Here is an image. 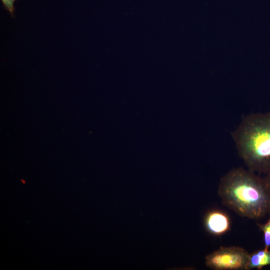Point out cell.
<instances>
[{
	"instance_id": "6da1fadb",
	"label": "cell",
	"mask_w": 270,
	"mask_h": 270,
	"mask_svg": "<svg viewBox=\"0 0 270 270\" xmlns=\"http://www.w3.org/2000/svg\"><path fill=\"white\" fill-rule=\"evenodd\" d=\"M218 194L224 204L240 216L258 220L270 214V184L248 168H234L222 176Z\"/></svg>"
},
{
	"instance_id": "7a4b0ae2",
	"label": "cell",
	"mask_w": 270,
	"mask_h": 270,
	"mask_svg": "<svg viewBox=\"0 0 270 270\" xmlns=\"http://www.w3.org/2000/svg\"><path fill=\"white\" fill-rule=\"evenodd\" d=\"M232 136L248 170L264 174L270 170V112L246 116Z\"/></svg>"
},
{
	"instance_id": "3957f363",
	"label": "cell",
	"mask_w": 270,
	"mask_h": 270,
	"mask_svg": "<svg viewBox=\"0 0 270 270\" xmlns=\"http://www.w3.org/2000/svg\"><path fill=\"white\" fill-rule=\"evenodd\" d=\"M250 254L240 246H221L206 256L205 264L214 270H248Z\"/></svg>"
},
{
	"instance_id": "277c9868",
	"label": "cell",
	"mask_w": 270,
	"mask_h": 270,
	"mask_svg": "<svg viewBox=\"0 0 270 270\" xmlns=\"http://www.w3.org/2000/svg\"><path fill=\"white\" fill-rule=\"evenodd\" d=\"M206 231L214 236H220L230 228L231 222L228 215L218 210H212L206 213L204 220Z\"/></svg>"
},
{
	"instance_id": "5b68a950",
	"label": "cell",
	"mask_w": 270,
	"mask_h": 270,
	"mask_svg": "<svg viewBox=\"0 0 270 270\" xmlns=\"http://www.w3.org/2000/svg\"><path fill=\"white\" fill-rule=\"evenodd\" d=\"M270 266V250L264 248L254 252L250 254L248 270H261L263 267Z\"/></svg>"
},
{
	"instance_id": "8992f818",
	"label": "cell",
	"mask_w": 270,
	"mask_h": 270,
	"mask_svg": "<svg viewBox=\"0 0 270 270\" xmlns=\"http://www.w3.org/2000/svg\"><path fill=\"white\" fill-rule=\"evenodd\" d=\"M257 226L260 230L263 233L264 243V248H270V214L266 222L264 224H257Z\"/></svg>"
},
{
	"instance_id": "52a82bcc",
	"label": "cell",
	"mask_w": 270,
	"mask_h": 270,
	"mask_svg": "<svg viewBox=\"0 0 270 270\" xmlns=\"http://www.w3.org/2000/svg\"><path fill=\"white\" fill-rule=\"evenodd\" d=\"M17 0H1L5 9L12 16H14L15 7L14 4Z\"/></svg>"
},
{
	"instance_id": "ba28073f",
	"label": "cell",
	"mask_w": 270,
	"mask_h": 270,
	"mask_svg": "<svg viewBox=\"0 0 270 270\" xmlns=\"http://www.w3.org/2000/svg\"><path fill=\"white\" fill-rule=\"evenodd\" d=\"M265 174H266L265 178H266L269 184H270V170Z\"/></svg>"
}]
</instances>
